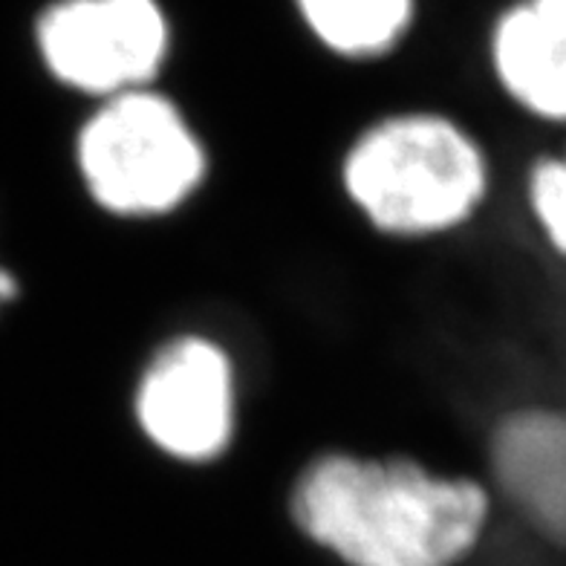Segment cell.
I'll return each mask as SVG.
<instances>
[{"label":"cell","mask_w":566,"mask_h":566,"mask_svg":"<svg viewBox=\"0 0 566 566\" xmlns=\"http://www.w3.org/2000/svg\"><path fill=\"white\" fill-rule=\"evenodd\" d=\"M494 64L503 87L526 111L566 119V0H530L494 32Z\"/></svg>","instance_id":"52a82bcc"},{"label":"cell","mask_w":566,"mask_h":566,"mask_svg":"<svg viewBox=\"0 0 566 566\" xmlns=\"http://www.w3.org/2000/svg\"><path fill=\"white\" fill-rule=\"evenodd\" d=\"M310 30L342 55H376L399 41L410 0H298Z\"/></svg>","instance_id":"ba28073f"},{"label":"cell","mask_w":566,"mask_h":566,"mask_svg":"<svg viewBox=\"0 0 566 566\" xmlns=\"http://www.w3.org/2000/svg\"><path fill=\"white\" fill-rule=\"evenodd\" d=\"M292 517L347 566H454L478 544L489 497L417 462L327 454L295 483Z\"/></svg>","instance_id":"6da1fadb"},{"label":"cell","mask_w":566,"mask_h":566,"mask_svg":"<svg viewBox=\"0 0 566 566\" xmlns=\"http://www.w3.org/2000/svg\"><path fill=\"white\" fill-rule=\"evenodd\" d=\"M136 419L163 454L214 460L234 437V370L209 338L186 336L154 356L139 388Z\"/></svg>","instance_id":"5b68a950"},{"label":"cell","mask_w":566,"mask_h":566,"mask_svg":"<svg viewBox=\"0 0 566 566\" xmlns=\"http://www.w3.org/2000/svg\"><path fill=\"white\" fill-rule=\"evenodd\" d=\"M532 206L552 243L566 254V159L537 168L532 177Z\"/></svg>","instance_id":"9c48e42d"},{"label":"cell","mask_w":566,"mask_h":566,"mask_svg":"<svg viewBox=\"0 0 566 566\" xmlns=\"http://www.w3.org/2000/svg\"><path fill=\"white\" fill-rule=\"evenodd\" d=\"M344 188L376 229L433 234L469 220L485 195V163L442 116H396L370 127L344 159Z\"/></svg>","instance_id":"7a4b0ae2"},{"label":"cell","mask_w":566,"mask_h":566,"mask_svg":"<svg viewBox=\"0 0 566 566\" xmlns=\"http://www.w3.org/2000/svg\"><path fill=\"white\" fill-rule=\"evenodd\" d=\"M38 50L61 84L113 98L157 75L168 21L157 0H64L38 21Z\"/></svg>","instance_id":"277c9868"},{"label":"cell","mask_w":566,"mask_h":566,"mask_svg":"<svg viewBox=\"0 0 566 566\" xmlns=\"http://www.w3.org/2000/svg\"><path fill=\"white\" fill-rule=\"evenodd\" d=\"M494 471L537 530L566 544V413L506 419L494 433Z\"/></svg>","instance_id":"8992f818"},{"label":"cell","mask_w":566,"mask_h":566,"mask_svg":"<svg viewBox=\"0 0 566 566\" xmlns=\"http://www.w3.org/2000/svg\"><path fill=\"white\" fill-rule=\"evenodd\" d=\"M75 163L102 209L157 217L195 195L206 174V150L174 102L130 90L107 98L84 122Z\"/></svg>","instance_id":"3957f363"},{"label":"cell","mask_w":566,"mask_h":566,"mask_svg":"<svg viewBox=\"0 0 566 566\" xmlns=\"http://www.w3.org/2000/svg\"><path fill=\"white\" fill-rule=\"evenodd\" d=\"M7 281H3V277H0V298H7Z\"/></svg>","instance_id":"30bf717a"}]
</instances>
